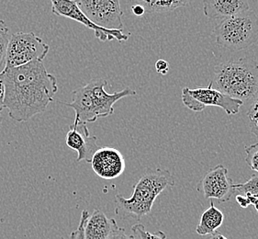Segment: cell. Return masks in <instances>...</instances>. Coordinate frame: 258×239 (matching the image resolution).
Listing matches in <instances>:
<instances>
[{
  "instance_id": "obj_15",
  "label": "cell",
  "mask_w": 258,
  "mask_h": 239,
  "mask_svg": "<svg viewBox=\"0 0 258 239\" xmlns=\"http://www.w3.org/2000/svg\"><path fill=\"white\" fill-rule=\"evenodd\" d=\"M224 215L221 210L214 206L213 201H211L210 208L202 213L201 221L197 225L196 233L200 235H210L217 232L218 228L222 225Z\"/></svg>"
},
{
  "instance_id": "obj_12",
  "label": "cell",
  "mask_w": 258,
  "mask_h": 239,
  "mask_svg": "<svg viewBox=\"0 0 258 239\" xmlns=\"http://www.w3.org/2000/svg\"><path fill=\"white\" fill-rule=\"evenodd\" d=\"M67 145L70 149L78 152L77 161L91 162L94 154L98 151V138L89 134L87 124L80 122L75 123L70 126L66 137Z\"/></svg>"
},
{
  "instance_id": "obj_3",
  "label": "cell",
  "mask_w": 258,
  "mask_h": 239,
  "mask_svg": "<svg viewBox=\"0 0 258 239\" xmlns=\"http://www.w3.org/2000/svg\"><path fill=\"white\" fill-rule=\"evenodd\" d=\"M176 181L170 171L166 169H148L141 177L134 187V193L130 198L120 194L115 196V212L120 217H133L141 220L149 214L156 198L167 188H173Z\"/></svg>"
},
{
  "instance_id": "obj_8",
  "label": "cell",
  "mask_w": 258,
  "mask_h": 239,
  "mask_svg": "<svg viewBox=\"0 0 258 239\" xmlns=\"http://www.w3.org/2000/svg\"><path fill=\"white\" fill-rule=\"evenodd\" d=\"M52 12L54 15L61 16L73 21H78L84 26L92 30L95 32V37L100 42H107L117 40L118 42H125L129 39V36L122 31L118 30H106L101 27L94 24L87 16L79 9L77 1L72 0H52Z\"/></svg>"
},
{
  "instance_id": "obj_17",
  "label": "cell",
  "mask_w": 258,
  "mask_h": 239,
  "mask_svg": "<svg viewBox=\"0 0 258 239\" xmlns=\"http://www.w3.org/2000/svg\"><path fill=\"white\" fill-rule=\"evenodd\" d=\"M11 36V32L5 21L0 20V73L5 71L7 51Z\"/></svg>"
},
{
  "instance_id": "obj_29",
  "label": "cell",
  "mask_w": 258,
  "mask_h": 239,
  "mask_svg": "<svg viewBox=\"0 0 258 239\" xmlns=\"http://www.w3.org/2000/svg\"><path fill=\"white\" fill-rule=\"evenodd\" d=\"M203 239H228L224 236V235H222V234H220V233H214V234H210V235H206L205 237Z\"/></svg>"
},
{
  "instance_id": "obj_4",
  "label": "cell",
  "mask_w": 258,
  "mask_h": 239,
  "mask_svg": "<svg viewBox=\"0 0 258 239\" xmlns=\"http://www.w3.org/2000/svg\"><path fill=\"white\" fill-rule=\"evenodd\" d=\"M218 45L230 51H240L258 40V18L249 10L222 20L213 30Z\"/></svg>"
},
{
  "instance_id": "obj_16",
  "label": "cell",
  "mask_w": 258,
  "mask_h": 239,
  "mask_svg": "<svg viewBox=\"0 0 258 239\" xmlns=\"http://www.w3.org/2000/svg\"><path fill=\"white\" fill-rule=\"evenodd\" d=\"M140 4L145 8L147 13H164L175 11L188 4V1L184 0H144L139 1Z\"/></svg>"
},
{
  "instance_id": "obj_28",
  "label": "cell",
  "mask_w": 258,
  "mask_h": 239,
  "mask_svg": "<svg viewBox=\"0 0 258 239\" xmlns=\"http://www.w3.org/2000/svg\"><path fill=\"white\" fill-rule=\"evenodd\" d=\"M245 197L247 198L248 201L250 203V205H253L258 213V199L253 197V196H245Z\"/></svg>"
},
{
  "instance_id": "obj_14",
  "label": "cell",
  "mask_w": 258,
  "mask_h": 239,
  "mask_svg": "<svg viewBox=\"0 0 258 239\" xmlns=\"http://www.w3.org/2000/svg\"><path fill=\"white\" fill-rule=\"evenodd\" d=\"M117 226L118 224L115 219L108 218L102 211L96 209L87 221L85 226V238L108 239Z\"/></svg>"
},
{
  "instance_id": "obj_13",
  "label": "cell",
  "mask_w": 258,
  "mask_h": 239,
  "mask_svg": "<svg viewBox=\"0 0 258 239\" xmlns=\"http://www.w3.org/2000/svg\"><path fill=\"white\" fill-rule=\"evenodd\" d=\"M250 10L245 0H208L203 2V12L212 20H225Z\"/></svg>"
},
{
  "instance_id": "obj_20",
  "label": "cell",
  "mask_w": 258,
  "mask_h": 239,
  "mask_svg": "<svg viewBox=\"0 0 258 239\" xmlns=\"http://www.w3.org/2000/svg\"><path fill=\"white\" fill-rule=\"evenodd\" d=\"M134 235L137 239H167L163 231H157L151 233L145 229V225L142 224H135L132 227Z\"/></svg>"
},
{
  "instance_id": "obj_19",
  "label": "cell",
  "mask_w": 258,
  "mask_h": 239,
  "mask_svg": "<svg viewBox=\"0 0 258 239\" xmlns=\"http://www.w3.org/2000/svg\"><path fill=\"white\" fill-rule=\"evenodd\" d=\"M247 117L250 130L258 140V94L255 96V98L250 102V107L247 111Z\"/></svg>"
},
{
  "instance_id": "obj_2",
  "label": "cell",
  "mask_w": 258,
  "mask_h": 239,
  "mask_svg": "<svg viewBox=\"0 0 258 239\" xmlns=\"http://www.w3.org/2000/svg\"><path fill=\"white\" fill-rule=\"evenodd\" d=\"M211 83L243 104L251 102L258 94V64L251 57L232 58L218 63L213 68Z\"/></svg>"
},
{
  "instance_id": "obj_7",
  "label": "cell",
  "mask_w": 258,
  "mask_h": 239,
  "mask_svg": "<svg viewBox=\"0 0 258 239\" xmlns=\"http://www.w3.org/2000/svg\"><path fill=\"white\" fill-rule=\"evenodd\" d=\"M79 9L97 26L106 30L122 31V15L118 0H79Z\"/></svg>"
},
{
  "instance_id": "obj_21",
  "label": "cell",
  "mask_w": 258,
  "mask_h": 239,
  "mask_svg": "<svg viewBox=\"0 0 258 239\" xmlns=\"http://www.w3.org/2000/svg\"><path fill=\"white\" fill-rule=\"evenodd\" d=\"M244 151L246 153V164L252 170L258 172V143L245 146Z\"/></svg>"
},
{
  "instance_id": "obj_6",
  "label": "cell",
  "mask_w": 258,
  "mask_h": 239,
  "mask_svg": "<svg viewBox=\"0 0 258 239\" xmlns=\"http://www.w3.org/2000/svg\"><path fill=\"white\" fill-rule=\"evenodd\" d=\"M182 102L187 109L193 111H202L206 107L222 108L228 115L239 113L243 102L234 99L220 90L214 89L212 83L208 87L196 89L184 88L182 89Z\"/></svg>"
},
{
  "instance_id": "obj_18",
  "label": "cell",
  "mask_w": 258,
  "mask_h": 239,
  "mask_svg": "<svg viewBox=\"0 0 258 239\" xmlns=\"http://www.w3.org/2000/svg\"><path fill=\"white\" fill-rule=\"evenodd\" d=\"M234 192L243 196H253L258 199V176L252 175L244 183H234Z\"/></svg>"
},
{
  "instance_id": "obj_23",
  "label": "cell",
  "mask_w": 258,
  "mask_h": 239,
  "mask_svg": "<svg viewBox=\"0 0 258 239\" xmlns=\"http://www.w3.org/2000/svg\"><path fill=\"white\" fill-rule=\"evenodd\" d=\"M108 239H137L135 235H130L126 233L125 229L117 226L114 229L112 233L110 234Z\"/></svg>"
},
{
  "instance_id": "obj_30",
  "label": "cell",
  "mask_w": 258,
  "mask_h": 239,
  "mask_svg": "<svg viewBox=\"0 0 258 239\" xmlns=\"http://www.w3.org/2000/svg\"><path fill=\"white\" fill-rule=\"evenodd\" d=\"M2 122H3V117H2L1 111H0V127H1V125H2Z\"/></svg>"
},
{
  "instance_id": "obj_26",
  "label": "cell",
  "mask_w": 258,
  "mask_h": 239,
  "mask_svg": "<svg viewBox=\"0 0 258 239\" xmlns=\"http://www.w3.org/2000/svg\"><path fill=\"white\" fill-rule=\"evenodd\" d=\"M132 12L137 17H142L145 15V10L143 6L140 4L139 2L135 3V5L132 7Z\"/></svg>"
},
{
  "instance_id": "obj_10",
  "label": "cell",
  "mask_w": 258,
  "mask_h": 239,
  "mask_svg": "<svg viewBox=\"0 0 258 239\" xmlns=\"http://www.w3.org/2000/svg\"><path fill=\"white\" fill-rule=\"evenodd\" d=\"M88 84L91 89L94 106L98 119L113 114L114 104L119 101V99L136 95V91L130 88H126L114 93H108L105 90L108 81L104 78H93Z\"/></svg>"
},
{
  "instance_id": "obj_27",
  "label": "cell",
  "mask_w": 258,
  "mask_h": 239,
  "mask_svg": "<svg viewBox=\"0 0 258 239\" xmlns=\"http://www.w3.org/2000/svg\"><path fill=\"white\" fill-rule=\"evenodd\" d=\"M235 200H236V203L242 207V208H247L248 206L250 205V203L248 201L247 198L241 194H238L235 196Z\"/></svg>"
},
{
  "instance_id": "obj_22",
  "label": "cell",
  "mask_w": 258,
  "mask_h": 239,
  "mask_svg": "<svg viewBox=\"0 0 258 239\" xmlns=\"http://www.w3.org/2000/svg\"><path fill=\"white\" fill-rule=\"evenodd\" d=\"M88 218H89L88 211L84 210L81 213V218H80L78 228L71 233L70 239H86L85 238V226H86Z\"/></svg>"
},
{
  "instance_id": "obj_11",
  "label": "cell",
  "mask_w": 258,
  "mask_h": 239,
  "mask_svg": "<svg viewBox=\"0 0 258 239\" xmlns=\"http://www.w3.org/2000/svg\"><path fill=\"white\" fill-rule=\"evenodd\" d=\"M90 163L94 172L104 180L117 178L125 170L122 154L118 149L109 146L98 148Z\"/></svg>"
},
{
  "instance_id": "obj_5",
  "label": "cell",
  "mask_w": 258,
  "mask_h": 239,
  "mask_svg": "<svg viewBox=\"0 0 258 239\" xmlns=\"http://www.w3.org/2000/svg\"><path fill=\"white\" fill-rule=\"evenodd\" d=\"M49 50V44L35 33L16 32L11 35L9 42L6 68H19L36 61L42 62Z\"/></svg>"
},
{
  "instance_id": "obj_24",
  "label": "cell",
  "mask_w": 258,
  "mask_h": 239,
  "mask_svg": "<svg viewBox=\"0 0 258 239\" xmlns=\"http://www.w3.org/2000/svg\"><path fill=\"white\" fill-rule=\"evenodd\" d=\"M155 68L157 73L166 75L169 71V64L167 61H165V59H159L155 63Z\"/></svg>"
},
{
  "instance_id": "obj_1",
  "label": "cell",
  "mask_w": 258,
  "mask_h": 239,
  "mask_svg": "<svg viewBox=\"0 0 258 239\" xmlns=\"http://www.w3.org/2000/svg\"><path fill=\"white\" fill-rule=\"evenodd\" d=\"M4 84V108L18 123H25L44 112L58 91L56 78L39 61L6 68Z\"/></svg>"
},
{
  "instance_id": "obj_25",
  "label": "cell",
  "mask_w": 258,
  "mask_h": 239,
  "mask_svg": "<svg viewBox=\"0 0 258 239\" xmlns=\"http://www.w3.org/2000/svg\"><path fill=\"white\" fill-rule=\"evenodd\" d=\"M4 98H5V84H4V72L0 73V111L4 108Z\"/></svg>"
},
{
  "instance_id": "obj_9",
  "label": "cell",
  "mask_w": 258,
  "mask_h": 239,
  "mask_svg": "<svg viewBox=\"0 0 258 239\" xmlns=\"http://www.w3.org/2000/svg\"><path fill=\"white\" fill-rule=\"evenodd\" d=\"M198 191L205 199H215L221 203L231 200L234 192V182L228 175V169L218 165L207 172L199 183Z\"/></svg>"
}]
</instances>
